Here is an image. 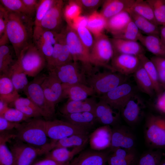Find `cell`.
Returning <instances> with one entry per match:
<instances>
[{
	"mask_svg": "<svg viewBox=\"0 0 165 165\" xmlns=\"http://www.w3.org/2000/svg\"><path fill=\"white\" fill-rule=\"evenodd\" d=\"M34 22L32 17L9 11L6 33L17 58L22 50L31 42L33 38Z\"/></svg>",
	"mask_w": 165,
	"mask_h": 165,
	"instance_id": "1",
	"label": "cell"
},
{
	"mask_svg": "<svg viewBox=\"0 0 165 165\" xmlns=\"http://www.w3.org/2000/svg\"><path fill=\"white\" fill-rule=\"evenodd\" d=\"M15 138L28 145L51 150V142L48 141L43 124V120L38 118L21 123L16 129Z\"/></svg>",
	"mask_w": 165,
	"mask_h": 165,
	"instance_id": "2",
	"label": "cell"
},
{
	"mask_svg": "<svg viewBox=\"0 0 165 165\" xmlns=\"http://www.w3.org/2000/svg\"><path fill=\"white\" fill-rule=\"evenodd\" d=\"M62 31L64 35L73 61L80 63L81 68L86 75H90L94 71L90 61V52L82 44L72 26L68 24Z\"/></svg>",
	"mask_w": 165,
	"mask_h": 165,
	"instance_id": "3",
	"label": "cell"
},
{
	"mask_svg": "<svg viewBox=\"0 0 165 165\" xmlns=\"http://www.w3.org/2000/svg\"><path fill=\"white\" fill-rule=\"evenodd\" d=\"M17 60L26 75L33 77L38 75L47 65L45 57L34 42L22 50Z\"/></svg>",
	"mask_w": 165,
	"mask_h": 165,
	"instance_id": "4",
	"label": "cell"
},
{
	"mask_svg": "<svg viewBox=\"0 0 165 165\" xmlns=\"http://www.w3.org/2000/svg\"><path fill=\"white\" fill-rule=\"evenodd\" d=\"M94 36V44L90 53L91 64L92 65L103 67L115 72L109 64L114 54L110 38L103 33Z\"/></svg>",
	"mask_w": 165,
	"mask_h": 165,
	"instance_id": "5",
	"label": "cell"
},
{
	"mask_svg": "<svg viewBox=\"0 0 165 165\" xmlns=\"http://www.w3.org/2000/svg\"><path fill=\"white\" fill-rule=\"evenodd\" d=\"M127 76L111 71L94 72L88 76L87 82L95 94L101 96L127 82Z\"/></svg>",
	"mask_w": 165,
	"mask_h": 165,
	"instance_id": "6",
	"label": "cell"
},
{
	"mask_svg": "<svg viewBox=\"0 0 165 165\" xmlns=\"http://www.w3.org/2000/svg\"><path fill=\"white\" fill-rule=\"evenodd\" d=\"M144 137L150 148H165V116L149 115L145 121Z\"/></svg>",
	"mask_w": 165,
	"mask_h": 165,
	"instance_id": "7",
	"label": "cell"
},
{
	"mask_svg": "<svg viewBox=\"0 0 165 165\" xmlns=\"http://www.w3.org/2000/svg\"><path fill=\"white\" fill-rule=\"evenodd\" d=\"M43 124L48 138L53 142L74 134H88L87 129L77 126L67 121L57 119L43 120Z\"/></svg>",
	"mask_w": 165,
	"mask_h": 165,
	"instance_id": "8",
	"label": "cell"
},
{
	"mask_svg": "<svg viewBox=\"0 0 165 165\" xmlns=\"http://www.w3.org/2000/svg\"><path fill=\"white\" fill-rule=\"evenodd\" d=\"M16 139L9 146L14 157L15 165H31L37 156L46 154L50 151L28 145Z\"/></svg>",
	"mask_w": 165,
	"mask_h": 165,
	"instance_id": "9",
	"label": "cell"
},
{
	"mask_svg": "<svg viewBox=\"0 0 165 165\" xmlns=\"http://www.w3.org/2000/svg\"><path fill=\"white\" fill-rule=\"evenodd\" d=\"M44 75L42 74L35 77L29 82L24 91L27 97L42 111L44 117L50 118L53 117L55 112L48 105L42 86Z\"/></svg>",
	"mask_w": 165,
	"mask_h": 165,
	"instance_id": "10",
	"label": "cell"
},
{
	"mask_svg": "<svg viewBox=\"0 0 165 165\" xmlns=\"http://www.w3.org/2000/svg\"><path fill=\"white\" fill-rule=\"evenodd\" d=\"M53 72L63 84H83L87 85L86 75L78 63L72 61L48 70Z\"/></svg>",
	"mask_w": 165,
	"mask_h": 165,
	"instance_id": "11",
	"label": "cell"
},
{
	"mask_svg": "<svg viewBox=\"0 0 165 165\" xmlns=\"http://www.w3.org/2000/svg\"><path fill=\"white\" fill-rule=\"evenodd\" d=\"M42 86L48 105L55 112L56 105L63 99L62 84L53 72L49 71L44 75Z\"/></svg>",
	"mask_w": 165,
	"mask_h": 165,
	"instance_id": "12",
	"label": "cell"
},
{
	"mask_svg": "<svg viewBox=\"0 0 165 165\" xmlns=\"http://www.w3.org/2000/svg\"><path fill=\"white\" fill-rule=\"evenodd\" d=\"M135 93L134 87L127 81L101 96L100 98L112 108L120 112L124 105Z\"/></svg>",
	"mask_w": 165,
	"mask_h": 165,
	"instance_id": "13",
	"label": "cell"
},
{
	"mask_svg": "<svg viewBox=\"0 0 165 165\" xmlns=\"http://www.w3.org/2000/svg\"><path fill=\"white\" fill-rule=\"evenodd\" d=\"M145 107L142 100L135 93L122 108L120 114L127 124L133 126L138 122L141 118Z\"/></svg>",
	"mask_w": 165,
	"mask_h": 165,
	"instance_id": "14",
	"label": "cell"
},
{
	"mask_svg": "<svg viewBox=\"0 0 165 165\" xmlns=\"http://www.w3.org/2000/svg\"><path fill=\"white\" fill-rule=\"evenodd\" d=\"M64 9L63 1L54 0L42 20V30L60 33L63 21Z\"/></svg>",
	"mask_w": 165,
	"mask_h": 165,
	"instance_id": "15",
	"label": "cell"
},
{
	"mask_svg": "<svg viewBox=\"0 0 165 165\" xmlns=\"http://www.w3.org/2000/svg\"><path fill=\"white\" fill-rule=\"evenodd\" d=\"M141 64L138 56L114 53L111 61V65L115 72L127 76L133 74Z\"/></svg>",
	"mask_w": 165,
	"mask_h": 165,
	"instance_id": "16",
	"label": "cell"
},
{
	"mask_svg": "<svg viewBox=\"0 0 165 165\" xmlns=\"http://www.w3.org/2000/svg\"><path fill=\"white\" fill-rule=\"evenodd\" d=\"M135 142L134 135L127 127L117 125L112 128L111 151L119 148L134 149Z\"/></svg>",
	"mask_w": 165,
	"mask_h": 165,
	"instance_id": "17",
	"label": "cell"
},
{
	"mask_svg": "<svg viewBox=\"0 0 165 165\" xmlns=\"http://www.w3.org/2000/svg\"><path fill=\"white\" fill-rule=\"evenodd\" d=\"M94 113L97 122L103 125L113 127L118 125L120 111L112 108L104 101L100 99L97 102Z\"/></svg>",
	"mask_w": 165,
	"mask_h": 165,
	"instance_id": "18",
	"label": "cell"
},
{
	"mask_svg": "<svg viewBox=\"0 0 165 165\" xmlns=\"http://www.w3.org/2000/svg\"><path fill=\"white\" fill-rule=\"evenodd\" d=\"M111 152L93 149L82 151L70 162L69 165H105Z\"/></svg>",
	"mask_w": 165,
	"mask_h": 165,
	"instance_id": "19",
	"label": "cell"
},
{
	"mask_svg": "<svg viewBox=\"0 0 165 165\" xmlns=\"http://www.w3.org/2000/svg\"><path fill=\"white\" fill-rule=\"evenodd\" d=\"M112 128L108 125H103L95 130L89 137L92 149L102 151L110 148L111 145Z\"/></svg>",
	"mask_w": 165,
	"mask_h": 165,
	"instance_id": "20",
	"label": "cell"
},
{
	"mask_svg": "<svg viewBox=\"0 0 165 165\" xmlns=\"http://www.w3.org/2000/svg\"><path fill=\"white\" fill-rule=\"evenodd\" d=\"M97 103L95 98L92 97L83 101L68 99L61 108L59 111L62 116L83 112H94Z\"/></svg>",
	"mask_w": 165,
	"mask_h": 165,
	"instance_id": "21",
	"label": "cell"
},
{
	"mask_svg": "<svg viewBox=\"0 0 165 165\" xmlns=\"http://www.w3.org/2000/svg\"><path fill=\"white\" fill-rule=\"evenodd\" d=\"M62 85L63 98H68L69 100L74 101H83L95 94L93 89L86 84L79 83Z\"/></svg>",
	"mask_w": 165,
	"mask_h": 165,
	"instance_id": "22",
	"label": "cell"
},
{
	"mask_svg": "<svg viewBox=\"0 0 165 165\" xmlns=\"http://www.w3.org/2000/svg\"><path fill=\"white\" fill-rule=\"evenodd\" d=\"M114 53L124 54L138 56L145 54L143 46L137 41L119 38H110Z\"/></svg>",
	"mask_w": 165,
	"mask_h": 165,
	"instance_id": "23",
	"label": "cell"
},
{
	"mask_svg": "<svg viewBox=\"0 0 165 165\" xmlns=\"http://www.w3.org/2000/svg\"><path fill=\"white\" fill-rule=\"evenodd\" d=\"M135 0H106L100 13L106 20L123 11H128Z\"/></svg>",
	"mask_w": 165,
	"mask_h": 165,
	"instance_id": "24",
	"label": "cell"
},
{
	"mask_svg": "<svg viewBox=\"0 0 165 165\" xmlns=\"http://www.w3.org/2000/svg\"><path fill=\"white\" fill-rule=\"evenodd\" d=\"M59 33L43 30L39 38L34 42L45 57L47 63L50 61Z\"/></svg>",
	"mask_w": 165,
	"mask_h": 165,
	"instance_id": "25",
	"label": "cell"
},
{
	"mask_svg": "<svg viewBox=\"0 0 165 165\" xmlns=\"http://www.w3.org/2000/svg\"><path fill=\"white\" fill-rule=\"evenodd\" d=\"M110 153L107 160L108 165H132L136 161L137 154L134 149L117 148Z\"/></svg>",
	"mask_w": 165,
	"mask_h": 165,
	"instance_id": "26",
	"label": "cell"
},
{
	"mask_svg": "<svg viewBox=\"0 0 165 165\" xmlns=\"http://www.w3.org/2000/svg\"><path fill=\"white\" fill-rule=\"evenodd\" d=\"M84 147H75L72 150L64 147L54 148L45 154V158L51 159L61 163H70L74 157L81 152Z\"/></svg>",
	"mask_w": 165,
	"mask_h": 165,
	"instance_id": "27",
	"label": "cell"
},
{
	"mask_svg": "<svg viewBox=\"0 0 165 165\" xmlns=\"http://www.w3.org/2000/svg\"><path fill=\"white\" fill-rule=\"evenodd\" d=\"M138 41L143 47L154 56L165 57V46L159 36L142 34Z\"/></svg>",
	"mask_w": 165,
	"mask_h": 165,
	"instance_id": "28",
	"label": "cell"
},
{
	"mask_svg": "<svg viewBox=\"0 0 165 165\" xmlns=\"http://www.w3.org/2000/svg\"><path fill=\"white\" fill-rule=\"evenodd\" d=\"M20 97L19 92L8 75H0V100L9 105Z\"/></svg>",
	"mask_w": 165,
	"mask_h": 165,
	"instance_id": "29",
	"label": "cell"
},
{
	"mask_svg": "<svg viewBox=\"0 0 165 165\" xmlns=\"http://www.w3.org/2000/svg\"><path fill=\"white\" fill-rule=\"evenodd\" d=\"M7 75L18 92L24 91L29 83L27 75L17 60L10 68Z\"/></svg>",
	"mask_w": 165,
	"mask_h": 165,
	"instance_id": "30",
	"label": "cell"
},
{
	"mask_svg": "<svg viewBox=\"0 0 165 165\" xmlns=\"http://www.w3.org/2000/svg\"><path fill=\"white\" fill-rule=\"evenodd\" d=\"M30 119L44 116L42 111L29 98L20 97L10 104Z\"/></svg>",
	"mask_w": 165,
	"mask_h": 165,
	"instance_id": "31",
	"label": "cell"
},
{
	"mask_svg": "<svg viewBox=\"0 0 165 165\" xmlns=\"http://www.w3.org/2000/svg\"><path fill=\"white\" fill-rule=\"evenodd\" d=\"M66 121L86 129L92 127L97 122L94 112H83L62 116Z\"/></svg>",
	"mask_w": 165,
	"mask_h": 165,
	"instance_id": "32",
	"label": "cell"
},
{
	"mask_svg": "<svg viewBox=\"0 0 165 165\" xmlns=\"http://www.w3.org/2000/svg\"><path fill=\"white\" fill-rule=\"evenodd\" d=\"M54 0H41L35 13L34 22L33 39L34 42L39 38L43 30L42 27V20L47 11L50 7Z\"/></svg>",
	"mask_w": 165,
	"mask_h": 165,
	"instance_id": "33",
	"label": "cell"
},
{
	"mask_svg": "<svg viewBox=\"0 0 165 165\" xmlns=\"http://www.w3.org/2000/svg\"><path fill=\"white\" fill-rule=\"evenodd\" d=\"M131 20L128 11L123 12L107 20L105 29L113 35L123 30Z\"/></svg>",
	"mask_w": 165,
	"mask_h": 165,
	"instance_id": "34",
	"label": "cell"
},
{
	"mask_svg": "<svg viewBox=\"0 0 165 165\" xmlns=\"http://www.w3.org/2000/svg\"><path fill=\"white\" fill-rule=\"evenodd\" d=\"M132 20L141 33L146 35L160 36V28L148 19L136 14L130 9L128 10Z\"/></svg>",
	"mask_w": 165,
	"mask_h": 165,
	"instance_id": "35",
	"label": "cell"
},
{
	"mask_svg": "<svg viewBox=\"0 0 165 165\" xmlns=\"http://www.w3.org/2000/svg\"><path fill=\"white\" fill-rule=\"evenodd\" d=\"M133 75L138 88L143 93L152 97L155 93L153 85L141 63Z\"/></svg>",
	"mask_w": 165,
	"mask_h": 165,
	"instance_id": "36",
	"label": "cell"
},
{
	"mask_svg": "<svg viewBox=\"0 0 165 165\" xmlns=\"http://www.w3.org/2000/svg\"><path fill=\"white\" fill-rule=\"evenodd\" d=\"M89 137L88 134H77L65 137L55 142L51 141L53 149L59 147L68 148L85 147L89 141Z\"/></svg>",
	"mask_w": 165,
	"mask_h": 165,
	"instance_id": "37",
	"label": "cell"
},
{
	"mask_svg": "<svg viewBox=\"0 0 165 165\" xmlns=\"http://www.w3.org/2000/svg\"><path fill=\"white\" fill-rule=\"evenodd\" d=\"M141 63L153 83L155 92L159 95L162 92V86L160 83L157 71L153 62L145 54L138 56Z\"/></svg>",
	"mask_w": 165,
	"mask_h": 165,
	"instance_id": "38",
	"label": "cell"
},
{
	"mask_svg": "<svg viewBox=\"0 0 165 165\" xmlns=\"http://www.w3.org/2000/svg\"><path fill=\"white\" fill-rule=\"evenodd\" d=\"M14 137V134L0 133V165H15L13 155L7 145Z\"/></svg>",
	"mask_w": 165,
	"mask_h": 165,
	"instance_id": "39",
	"label": "cell"
},
{
	"mask_svg": "<svg viewBox=\"0 0 165 165\" xmlns=\"http://www.w3.org/2000/svg\"><path fill=\"white\" fill-rule=\"evenodd\" d=\"M130 9L136 14L158 25L155 20L152 8L147 0H135Z\"/></svg>",
	"mask_w": 165,
	"mask_h": 165,
	"instance_id": "40",
	"label": "cell"
},
{
	"mask_svg": "<svg viewBox=\"0 0 165 165\" xmlns=\"http://www.w3.org/2000/svg\"><path fill=\"white\" fill-rule=\"evenodd\" d=\"M87 17V27L94 36L102 33L105 29L107 20L97 11Z\"/></svg>",
	"mask_w": 165,
	"mask_h": 165,
	"instance_id": "41",
	"label": "cell"
},
{
	"mask_svg": "<svg viewBox=\"0 0 165 165\" xmlns=\"http://www.w3.org/2000/svg\"><path fill=\"white\" fill-rule=\"evenodd\" d=\"M142 34L131 20L123 30L112 35L114 38L137 41Z\"/></svg>",
	"mask_w": 165,
	"mask_h": 165,
	"instance_id": "42",
	"label": "cell"
},
{
	"mask_svg": "<svg viewBox=\"0 0 165 165\" xmlns=\"http://www.w3.org/2000/svg\"><path fill=\"white\" fill-rule=\"evenodd\" d=\"M16 61L10 48L6 45L0 46V75H7Z\"/></svg>",
	"mask_w": 165,
	"mask_h": 165,
	"instance_id": "43",
	"label": "cell"
},
{
	"mask_svg": "<svg viewBox=\"0 0 165 165\" xmlns=\"http://www.w3.org/2000/svg\"><path fill=\"white\" fill-rule=\"evenodd\" d=\"M162 155V153L159 149L149 150L141 155L137 165H160Z\"/></svg>",
	"mask_w": 165,
	"mask_h": 165,
	"instance_id": "44",
	"label": "cell"
},
{
	"mask_svg": "<svg viewBox=\"0 0 165 165\" xmlns=\"http://www.w3.org/2000/svg\"><path fill=\"white\" fill-rule=\"evenodd\" d=\"M152 8L158 25L165 24V0H147Z\"/></svg>",
	"mask_w": 165,
	"mask_h": 165,
	"instance_id": "45",
	"label": "cell"
},
{
	"mask_svg": "<svg viewBox=\"0 0 165 165\" xmlns=\"http://www.w3.org/2000/svg\"><path fill=\"white\" fill-rule=\"evenodd\" d=\"M73 27L82 44L90 53L94 41L92 33L85 26H78Z\"/></svg>",
	"mask_w": 165,
	"mask_h": 165,
	"instance_id": "46",
	"label": "cell"
},
{
	"mask_svg": "<svg viewBox=\"0 0 165 165\" xmlns=\"http://www.w3.org/2000/svg\"><path fill=\"white\" fill-rule=\"evenodd\" d=\"M1 4L8 11L19 13L32 17L22 0H0Z\"/></svg>",
	"mask_w": 165,
	"mask_h": 165,
	"instance_id": "47",
	"label": "cell"
},
{
	"mask_svg": "<svg viewBox=\"0 0 165 165\" xmlns=\"http://www.w3.org/2000/svg\"><path fill=\"white\" fill-rule=\"evenodd\" d=\"M80 7L81 13L88 16L97 11V9L104 0H74Z\"/></svg>",
	"mask_w": 165,
	"mask_h": 165,
	"instance_id": "48",
	"label": "cell"
},
{
	"mask_svg": "<svg viewBox=\"0 0 165 165\" xmlns=\"http://www.w3.org/2000/svg\"><path fill=\"white\" fill-rule=\"evenodd\" d=\"M9 11L0 4V46L6 45L9 41L6 33Z\"/></svg>",
	"mask_w": 165,
	"mask_h": 165,
	"instance_id": "49",
	"label": "cell"
},
{
	"mask_svg": "<svg viewBox=\"0 0 165 165\" xmlns=\"http://www.w3.org/2000/svg\"><path fill=\"white\" fill-rule=\"evenodd\" d=\"M64 39V34L61 31L58 34L56 43L53 47L51 58L47 63L46 66L48 70L53 68L55 67L57 60L61 51Z\"/></svg>",
	"mask_w": 165,
	"mask_h": 165,
	"instance_id": "50",
	"label": "cell"
},
{
	"mask_svg": "<svg viewBox=\"0 0 165 165\" xmlns=\"http://www.w3.org/2000/svg\"><path fill=\"white\" fill-rule=\"evenodd\" d=\"M81 13L80 7L74 0L69 1L68 4L64 9V16L68 24H71L75 19L80 16Z\"/></svg>",
	"mask_w": 165,
	"mask_h": 165,
	"instance_id": "51",
	"label": "cell"
},
{
	"mask_svg": "<svg viewBox=\"0 0 165 165\" xmlns=\"http://www.w3.org/2000/svg\"><path fill=\"white\" fill-rule=\"evenodd\" d=\"M2 116L9 121L17 123H21L30 119L20 111L14 108L9 107Z\"/></svg>",
	"mask_w": 165,
	"mask_h": 165,
	"instance_id": "52",
	"label": "cell"
},
{
	"mask_svg": "<svg viewBox=\"0 0 165 165\" xmlns=\"http://www.w3.org/2000/svg\"><path fill=\"white\" fill-rule=\"evenodd\" d=\"M150 59L156 67L161 86L165 89V57L154 56Z\"/></svg>",
	"mask_w": 165,
	"mask_h": 165,
	"instance_id": "53",
	"label": "cell"
},
{
	"mask_svg": "<svg viewBox=\"0 0 165 165\" xmlns=\"http://www.w3.org/2000/svg\"><path fill=\"white\" fill-rule=\"evenodd\" d=\"M20 123L11 122L6 119L3 116H0V133L11 130L14 129H16Z\"/></svg>",
	"mask_w": 165,
	"mask_h": 165,
	"instance_id": "54",
	"label": "cell"
},
{
	"mask_svg": "<svg viewBox=\"0 0 165 165\" xmlns=\"http://www.w3.org/2000/svg\"><path fill=\"white\" fill-rule=\"evenodd\" d=\"M26 8L32 15L35 13L40 0H22Z\"/></svg>",
	"mask_w": 165,
	"mask_h": 165,
	"instance_id": "55",
	"label": "cell"
},
{
	"mask_svg": "<svg viewBox=\"0 0 165 165\" xmlns=\"http://www.w3.org/2000/svg\"><path fill=\"white\" fill-rule=\"evenodd\" d=\"M155 106L157 110L165 114V92L159 95Z\"/></svg>",
	"mask_w": 165,
	"mask_h": 165,
	"instance_id": "56",
	"label": "cell"
},
{
	"mask_svg": "<svg viewBox=\"0 0 165 165\" xmlns=\"http://www.w3.org/2000/svg\"><path fill=\"white\" fill-rule=\"evenodd\" d=\"M68 163H59L51 159L45 158L33 165H69Z\"/></svg>",
	"mask_w": 165,
	"mask_h": 165,
	"instance_id": "57",
	"label": "cell"
},
{
	"mask_svg": "<svg viewBox=\"0 0 165 165\" xmlns=\"http://www.w3.org/2000/svg\"><path fill=\"white\" fill-rule=\"evenodd\" d=\"M9 105L6 102L0 100V116H3L9 109Z\"/></svg>",
	"mask_w": 165,
	"mask_h": 165,
	"instance_id": "58",
	"label": "cell"
},
{
	"mask_svg": "<svg viewBox=\"0 0 165 165\" xmlns=\"http://www.w3.org/2000/svg\"><path fill=\"white\" fill-rule=\"evenodd\" d=\"M161 26L160 28V37L165 46V24Z\"/></svg>",
	"mask_w": 165,
	"mask_h": 165,
	"instance_id": "59",
	"label": "cell"
},
{
	"mask_svg": "<svg viewBox=\"0 0 165 165\" xmlns=\"http://www.w3.org/2000/svg\"><path fill=\"white\" fill-rule=\"evenodd\" d=\"M160 165H165V159L161 161Z\"/></svg>",
	"mask_w": 165,
	"mask_h": 165,
	"instance_id": "60",
	"label": "cell"
},
{
	"mask_svg": "<svg viewBox=\"0 0 165 165\" xmlns=\"http://www.w3.org/2000/svg\"></svg>",
	"mask_w": 165,
	"mask_h": 165,
	"instance_id": "61",
	"label": "cell"
}]
</instances>
